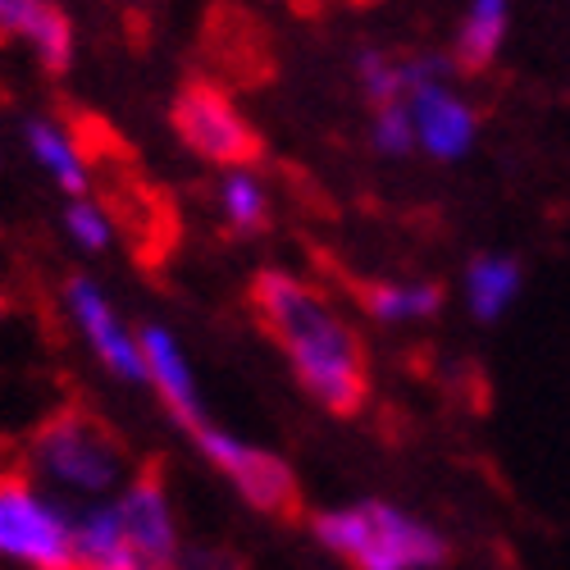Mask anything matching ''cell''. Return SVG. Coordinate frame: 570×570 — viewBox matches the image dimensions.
Masks as SVG:
<instances>
[{"label": "cell", "instance_id": "obj_6", "mask_svg": "<svg viewBox=\"0 0 570 570\" xmlns=\"http://www.w3.org/2000/svg\"><path fill=\"white\" fill-rule=\"evenodd\" d=\"M193 443L202 448V456L237 489V498H243L252 511L274 515V520H302V489H297L293 465L283 456L233 439L228 430H219V424L202 430Z\"/></svg>", "mask_w": 570, "mask_h": 570}, {"label": "cell", "instance_id": "obj_8", "mask_svg": "<svg viewBox=\"0 0 570 570\" xmlns=\"http://www.w3.org/2000/svg\"><path fill=\"white\" fill-rule=\"evenodd\" d=\"M65 306L73 315V324L82 328L87 347L97 352V361L119 374V379H132V384H147V361H141V347H137V334L115 315V306L106 302V293L97 288L91 278L73 274L65 283Z\"/></svg>", "mask_w": 570, "mask_h": 570}, {"label": "cell", "instance_id": "obj_2", "mask_svg": "<svg viewBox=\"0 0 570 570\" xmlns=\"http://www.w3.org/2000/svg\"><path fill=\"white\" fill-rule=\"evenodd\" d=\"M315 539L352 570H434L448 561V539L389 502L324 511L315 515Z\"/></svg>", "mask_w": 570, "mask_h": 570}, {"label": "cell", "instance_id": "obj_11", "mask_svg": "<svg viewBox=\"0 0 570 570\" xmlns=\"http://www.w3.org/2000/svg\"><path fill=\"white\" fill-rule=\"evenodd\" d=\"M0 37L28 41L46 73H65L73 65V28L60 6L46 0H0Z\"/></svg>", "mask_w": 570, "mask_h": 570}, {"label": "cell", "instance_id": "obj_13", "mask_svg": "<svg viewBox=\"0 0 570 570\" xmlns=\"http://www.w3.org/2000/svg\"><path fill=\"white\" fill-rule=\"evenodd\" d=\"M507 6L502 0H474V6L461 14V28H456V46H452V65L461 73H480L498 60L502 41H507Z\"/></svg>", "mask_w": 570, "mask_h": 570}, {"label": "cell", "instance_id": "obj_21", "mask_svg": "<svg viewBox=\"0 0 570 570\" xmlns=\"http://www.w3.org/2000/svg\"><path fill=\"white\" fill-rule=\"evenodd\" d=\"M174 570H243V561L228 548H183Z\"/></svg>", "mask_w": 570, "mask_h": 570}, {"label": "cell", "instance_id": "obj_1", "mask_svg": "<svg viewBox=\"0 0 570 570\" xmlns=\"http://www.w3.org/2000/svg\"><path fill=\"white\" fill-rule=\"evenodd\" d=\"M252 306L261 328L288 356L302 389L334 415H356L370 397V361L356 338V328L328 306L311 283L261 269L252 278Z\"/></svg>", "mask_w": 570, "mask_h": 570}, {"label": "cell", "instance_id": "obj_18", "mask_svg": "<svg viewBox=\"0 0 570 570\" xmlns=\"http://www.w3.org/2000/svg\"><path fill=\"white\" fill-rule=\"evenodd\" d=\"M356 82H361L365 101H370L374 110L402 106V101H406L402 56H393V51H361V56H356Z\"/></svg>", "mask_w": 570, "mask_h": 570}, {"label": "cell", "instance_id": "obj_15", "mask_svg": "<svg viewBox=\"0 0 570 570\" xmlns=\"http://www.w3.org/2000/svg\"><path fill=\"white\" fill-rule=\"evenodd\" d=\"M520 293V265L507 256H474L465 269V302L474 320H498Z\"/></svg>", "mask_w": 570, "mask_h": 570}, {"label": "cell", "instance_id": "obj_22", "mask_svg": "<svg viewBox=\"0 0 570 570\" xmlns=\"http://www.w3.org/2000/svg\"><path fill=\"white\" fill-rule=\"evenodd\" d=\"M91 570H174V566H156V561H141L137 552H128V557L115 561V566H91Z\"/></svg>", "mask_w": 570, "mask_h": 570}, {"label": "cell", "instance_id": "obj_12", "mask_svg": "<svg viewBox=\"0 0 570 570\" xmlns=\"http://www.w3.org/2000/svg\"><path fill=\"white\" fill-rule=\"evenodd\" d=\"M23 141H28L32 160L69 193V202H82L91 193V160H87V151L78 147V137L65 124H56V119H28L23 124Z\"/></svg>", "mask_w": 570, "mask_h": 570}, {"label": "cell", "instance_id": "obj_19", "mask_svg": "<svg viewBox=\"0 0 570 570\" xmlns=\"http://www.w3.org/2000/svg\"><path fill=\"white\" fill-rule=\"evenodd\" d=\"M65 233L73 237L82 252H110V243H115V219H110V210H106L101 202L82 197V202H69V206H65Z\"/></svg>", "mask_w": 570, "mask_h": 570}, {"label": "cell", "instance_id": "obj_7", "mask_svg": "<svg viewBox=\"0 0 570 570\" xmlns=\"http://www.w3.org/2000/svg\"><path fill=\"white\" fill-rule=\"evenodd\" d=\"M115 511H119L128 548L141 561H156V566H174L178 561V552H183L178 520H174V507H169V493H165V474H160L156 461L132 470V480L115 498Z\"/></svg>", "mask_w": 570, "mask_h": 570}, {"label": "cell", "instance_id": "obj_4", "mask_svg": "<svg viewBox=\"0 0 570 570\" xmlns=\"http://www.w3.org/2000/svg\"><path fill=\"white\" fill-rule=\"evenodd\" d=\"M0 557L32 570H78L73 515L19 474H0Z\"/></svg>", "mask_w": 570, "mask_h": 570}, {"label": "cell", "instance_id": "obj_14", "mask_svg": "<svg viewBox=\"0 0 570 570\" xmlns=\"http://www.w3.org/2000/svg\"><path fill=\"white\" fill-rule=\"evenodd\" d=\"M356 297L374 320H384V324L430 320V315L443 311V288L430 278H420V283H361Z\"/></svg>", "mask_w": 570, "mask_h": 570}, {"label": "cell", "instance_id": "obj_5", "mask_svg": "<svg viewBox=\"0 0 570 570\" xmlns=\"http://www.w3.org/2000/svg\"><path fill=\"white\" fill-rule=\"evenodd\" d=\"M169 119H174V132L183 137L187 151H197L202 160L219 165V169H247L261 160V132L247 124V115L228 101V91L206 82V78H193L178 87V97L169 106Z\"/></svg>", "mask_w": 570, "mask_h": 570}, {"label": "cell", "instance_id": "obj_16", "mask_svg": "<svg viewBox=\"0 0 570 570\" xmlns=\"http://www.w3.org/2000/svg\"><path fill=\"white\" fill-rule=\"evenodd\" d=\"M73 548H78V570L115 566V561H124V557L132 552L128 539H124V525H119L115 502L87 507V511L73 515Z\"/></svg>", "mask_w": 570, "mask_h": 570}, {"label": "cell", "instance_id": "obj_20", "mask_svg": "<svg viewBox=\"0 0 570 570\" xmlns=\"http://www.w3.org/2000/svg\"><path fill=\"white\" fill-rule=\"evenodd\" d=\"M370 141H374V151L379 156H411L420 147V137H415V119H411V106H384V110H374V124H370Z\"/></svg>", "mask_w": 570, "mask_h": 570}, {"label": "cell", "instance_id": "obj_9", "mask_svg": "<svg viewBox=\"0 0 570 570\" xmlns=\"http://www.w3.org/2000/svg\"><path fill=\"white\" fill-rule=\"evenodd\" d=\"M137 347H141V361H147V384L160 393V402L169 406V415L178 420V430L187 434H202L210 430L206 420V406H202V393H197V379H193V365H187L183 347L174 343L169 328L160 324H141L137 328Z\"/></svg>", "mask_w": 570, "mask_h": 570}, {"label": "cell", "instance_id": "obj_3", "mask_svg": "<svg viewBox=\"0 0 570 570\" xmlns=\"http://www.w3.org/2000/svg\"><path fill=\"white\" fill-rule=\"evenodd\" d=\"M32 470L46 484H56L73 498H106V493H124L128 474V448L124 439L97 411L82 406H65L32 434Z\"/></svg>", "mask_w": 570, "mask_h": 570}, {"label": "cell", "instance_id": "obj_17", "mask_svg": "<svg viewBox=\"0 0 570 570\" xmlns=\"http://www.w3.org/2000/svg\"><path fill=\"white\" fill-rule=\"evenodd\" d=\"M219 219L237 237H256L269 228V197L247 169H233L219 178Z\"/></svg>", "mask_w": 570, "mask_h": 570}, {"label": "cell", "instance_id": "obj_10", "mask_svg": "<svg viewBox=\"0 0 570 570\" xmlns=\"http://www.w3.org/2000/svg\"><path fill=\"white\" fill-rule=\"evenodd\" d=\"M411 119H415V137H420V151L434 156V160H461L474 147V132H480V115H474L456 91L443 87H424L406 101Z\"/></svg>", "mask_w": 570, "mask_h": 570}]
</instances>
